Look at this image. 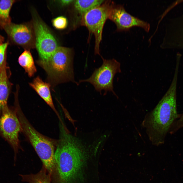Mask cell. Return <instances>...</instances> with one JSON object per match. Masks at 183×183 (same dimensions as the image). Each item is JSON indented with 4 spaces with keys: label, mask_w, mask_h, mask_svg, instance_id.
<instances>
[{
    "label": "cell",
    "mask_w": 183,
    "mask_h": 183,
    "mask_svg": "<svg viewBox=\"0 0 183 183\" xmlns=\"http://www.w3.org/2000/svg\"><path fill=\"white\" fill-rule=\"evenodd\" d=\"M53 25L54 28L58 30L65 28L68 25L67 18L63 16H60L54 19L52 21Z\"/></svg>",
    "instance_id": "obj_18"
},
{
    "label": "cell",
    "mask_w": 183,
    "mask_h": 183,
    "mask_svg": "<svg viewBox=\"0 0 183 183\" xmlns=\"http://www.w3.org/2000/svg\"><path fill=\"white\" fill-rule=\"evenodd\" d=\"M102 58L103 62L101 66L95 69L89 78L80 80L79 85L82 82H89L100 94L103 90L104 95L110 92L116 96L113 90V82L115 74L121 72L120 63L114 59H106Z\"/></svg>",
    "instance_id": "obj_5"
},
{
    "label": "cell",
    "mask_w": 183,
    "mask_h": 183,
    "mask_svg": "<svg viewBox=\"0 0 183 183\" xmlns=\"http://www.w3.org/2000/svg\"><path fill=\"white\" fill-rule=\"evenodd\" d=\"M17 113L22 132L28 139L49 173L53 171L55 166V146L56 142L38 132L29 122L21 109Z\"/></svg>",
    "instance_id": "obj_4"
},
{
    "label": "cell",
    "mask_w": 183,
    "mask_h": 183,
    "mask_svg": "<svg viewBox=\"0 0 183 183\" xmlns=\"http://www.w3.org/2000/svg\"><path fill=\"white\" fill-rule=\"evenodd\" d=\"M9 90V83L5 62L0 69V117L3 109L7 105Z\"/></svg>",
    "instance_id": "obj_13"
},
{
    "label": "cell",
    "mask_w": 183,
    "mask_h": 183,
    "mask_svg": "<svg viewBox=\"0 0 183 183\" xmlns=\"http://www.w3.org/2000/svg\"><path fill=\"white\" fill-rule=\"evenodd\" d=\"M3 28L10 41L27 50L35 47V38L32 25L27 23L20 24L11 22L4 26Z\"/></svg>",
    "instance_id": "obj_10"
},
{
    "label": "cell",
    "mask_w": 183,
    "mask_h": 183,
    "mask_svg": "<svg viewBox=\"0 0 183 183\" xmlns=\"http://www.w3.org/2000/svg\"><path fill=\"white\" fill-rule=\"evenodd\" d=\"M74 1L72 0H63L60 1L59 2L61 5L65 6L68 5Z\"/></svg>",
    "instance_id": "obj_21"
},
{
    "label": "cell",
    "mask_w": 183,
    "mask_h": 183,
    "mask_svg": "<svg viewBox=\"0 0 183 183\" xmlns=\"http://www.w3.org/2000/svg\"><path fill=\"white\" fill-rule=\"evenodd\" d=\"M177 77L174 74L169 89L145 121L150 139L156 144L164 142L166 134L180 115L176 102Z\"/></svg>",
    "instance_id": "obj_2"
},
{
    "label": "cell",
    "mask_w": 183,
    "mask_h": 183,
    "mask_svg": "<svg viewBox=\"0 0 183 183\" xmlns=\"http://www.w3.org/2000/svg\"><path fill=\"white\" fill-rule=\"evenodd\" d=\"M4 41V38L0 35V45L2 44Z\"/></svg>",
    "instance_id": "obj_22"
},
{
    "label": "cell",
    "mask_w": 183,
    "mask_h": 183,
    "mask_svg": "<svg viewBox=\"0 0 183 183\" xmlns=\"http://www.w3.org/2000/svg\"><path fill=\"white\" fill-rule=\"evenodd\" d=\"M165 47L183 49V14L170 20Z\"/></svg>",
    "instance_id": "obj_11"
},
{
    "label": "cell",
    "mask_w": 183,
    "mask_h": 183,
    "mask_svg": "<svg viewBox=\"0 0 183 183\" xmlns=\"http://www.w3.org/2000/svg\"><path fill=\"white\" fill-rule=\"evenodd\" d=\"M59 138L56 142L55 166L60 183H70L82 168L85 158L84 146L59 124Z\"/></svg>",
    "instance_id": "obj_1"
},
{
    "label": "cell",
    "mask_w": 183,
    "mask_h": 183,
    "mask_svg": "<svg viewBox=\"0 0 183 183\" xmlns=\"http://www.w3.org/2000/svg\"><path fill=\"white\" fill-rule=\"evenodd\" d=\"M182 128H183V112L180 114L178 118L173 123L169 132L171 134H173Z\"/></svg>",
    "instance_id": "obj_19"
},
{
    "label": "cell",
    "mask_w": 183,
    "mask_h": 183,
    "mask_svg": "<svg viewBox=\"0 0 183 183\" xmlns=\"http://www.w3.org/2000/svg\"><path fill=\"white\" fill-rule=\"evenodd\" d=\"M22 130L15 108H9L7 105L0 117V135L12 147L15 157L20 148L19 136Z\"/></svg>",
    "instance_id": "obj_8"
},
{
    "label": "cell",
    "mask_w": 183,
    "mask_h": 183,
    "mask_svg": "<svg viewBox=\"0 0 183 183\" xmlns=\"http://www.w3.org/2000/svg\"><path fill=\"white\" fill-rule=\"evenodd\" d=\"M15 1L8 0L0 1V26L2 28L11 23L10 12L12 6Z\"/></svg>",
    "instance_id": "obj_15"
},
{
    "label": "cell",
    "mask_w": 183,
    "mask_h": 183,
    "mask_svg": "<svg viewBox=\"0 0 183 183\" xmlns=\"http://www.w3.org/2000/svg\"><path fill=\"white\" fill-rule=\"evenodd\" d=\"M104 0H78L74 1L75 9L83 15L91 10L99 6L104 2Z\"/></svg>",
    "instance_id": "obj_17"
},
{
    "label": "cell",
    "mask_w": 183,
    "mask_h": 183,
    "mask_svg": "<svg viewBox=\"0 0 183 183\" xmlns=\"http://www.w3.org/2000/svg\"><path fill=\"white\" fill-rule=\"evenodd\" d=\"M73 56L71 49L58 47L48 59L36 61L45 72L47 82L52 89L59 84L70 82L79 85L74 80Z\"/></svg>",
    "instance_id": "obj_3"
},
{
    "label": "cell",
    "mask_w": 183,
    "mask_h": 183,
    "mask_svg": "<svg viewBox=\"0 0 183 183\" xmlns=\"http://www.w3.org/2000/svg\"><path fill=\"white\" fill-rule=\"evenodd\" d=\"M20 65L29 77H33L37 71L33 57L29 50L25 49L18 59Z\"/></svg>",
    "instance_id": "obj_14"
},
{
    "label": "cell",
    "mask_w": 183,
    "mask_h": 183,
    "mask_svg": "<svg viewBox=\"0 0 183 183\" xmlns=\"http://www.w3.org/2000/svg\"><path fill=\"white\" fill-rule=\"evenodd\" d=\"M111 3L110 1L104 2L83 15V24L95 37V54L100 55L99 47L102 39L103 29L106 20L109 19Z\"/></svg>",
    "instance_id": "obj_6"
},
{
    "label": "cell",
    "mask_w": 183,
    "mask_h": 183,
    "mask_svg": "<svg viewBox=\"0 0 183 183\" xmlns=\"http://www.w3.org/2000/svg\"><path fill=\"white\" fill-rule=\"evenodd\" d=\"M8 44V42L0 45V69L6 62V53Z\"/></svg>",
    "instance_id": "obj_20"
},
{
    "label": "cell",
    "mask_w": 183,
    "mask_h": 183,
    "mask_svg": "<svg viewBox=\"0 0 183 183\" xmlns=\"http://www.w3.org/2000/svg\"><path fill=\"white\" fill-rule=\"evenodd\" d=\"M29 84L37 94L51 108L60 119L54 106L50 91L51 86L48 82L44 81L39 76L35 78Z\"/></svg>",
    "instance_id": "obj_12"
},
{
    "label": "cell",
    "mask_w": 183,
    "mask_h": 183,
    "mask_svg": "<svg viewBox=\"0 0 183 183\" xmlns=\"http://www.w3.org/2000/svg\"><path fill=\"white\" fill-rule=\"evenodd\" d=\"M33 25L39 60H46L51 56L58 47L57 41L47 25L34 13L33 16Z\"/></svg>",
    "instance_id": "obj_7"
},
{
    "label": "cell",
    "mask_w": 183,
    "mask_h": 183,
    "mask_svg": "<svg viewBox=\"0 0 183 183\" xmlns=\"http://www.w3.org/2000/svg\"><path fill=\"white\" fill-rule=\"evenodd\" d=\"M47 169L43 165L41 170L35 174L22 175L23 180L29 183H51L50 174L46 173Z\"/></svg>",
    "instance_id": "obj_16"
},
{
    "label": "cell",
    "mask_w": 183,
    "mask_h": 183,
    "mask_svg": "<svg viewBox=\"0 0 183 183\" xmlns=\"http://www.w3.org/2000/svg\"><path fill=\"white\" fill-rule=\"evenodd\" d=\"M108 19L115 23L118 31H128L135 26L141 27L147 32L150 29L149 23L129 13L126 10L124 5L116 4L112 2Z\"/></svg>",
    "instance_id": "obj_9"
}]
</instances>
